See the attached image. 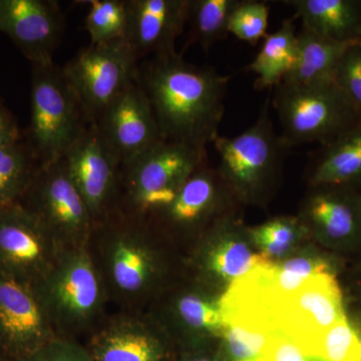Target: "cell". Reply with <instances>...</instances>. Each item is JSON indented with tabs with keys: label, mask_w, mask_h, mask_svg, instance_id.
I'll list each match as a JSON object with an SVG mask.
<instances>
[{
	"label": "cell",
	"mask_w": 361,
	"mask_h": 361,
	"mask_svg": "<svg viewBox=\"0 0 361 361\" xmlns=\"http://www.w3.org/2000/svg\"><path fill=\"white\" fill-rule=\"evenodd\" d=\"M137 78L164 140L207 149L217 139L230 75L188 63L176 51L140 63Z\"/></svg>",
	"instance_id": "obj_1"
},
{
	"label": "cell",
	"mask_w": 361,
	"mask_h": 361,
	"mask_svg": "<svg viewBox=\"0 0 361 361\" xmlns=\"http://www.w3.org/2000/svg\"><path fill=\"white\" fill-rule=\"evenodd\" d=\"M147 218L118 209L96 223L87 250L118 310H148L160 298L167 260Z\"/></svg>",
	"instance_id": "obj_2"
},
{
	"label": "cell",
	"mask_w": 361,
	"mask_h": 361,
	"mask_svg": "<svg viewBox=\"0 0 361 361\" xmlns=\"http://www.w3.org/2000/svg\"><path fill=\"white\" fill-rule=\"evenodd\" d=\"M32 287L56 336L85 342L110 313V299L87 247L61 251Z\"/></svg>",
	"instance_id": "obj_3"
},
{
	"label": "cell",
	"mask_w": 361,
	"mask_h": 361,
	"mask_svg": "<svg viewBox=\"0 0 361 361\" xmlns=\"http://www.w3.org/2000/svg\"><path fill=\"white\" fill-rule=\"evenodd\" d=\"M207 158V149L161 140L122 165L118 209L149 219L174 201Z\"/></svg>",
	"instance_id": "obj_4"
},
{
	"label": "cell",
	"mask_w": 361,
	"mask_h": 361,
	"mask_svg": "<svg viewBox=\"0 0 361 361\" xmlns=\"http://www.w3.org/2000/svg\"><path fill=\"white\" fill-rule=\"evenodd\" d=\"M32 66V110L25 142L39 165H45L61 160L90 122L54 61Z\"/></svg>",
	"instance_id": "obj_5"
},
{
	"label": "cell",
	"mask_w": 361,
	"mask_h": 361,
	"mask_svg": "<svg viewBox=\"0 0 361 361\" xmlns=\"http://www.w3.org/2000/svg\"><path fill=\"white\" fill-rule=\"evenodd\" d=\"M273 106L288 148L296 145L329 144L361 123L356 110L336 82L299 85L280 82Z\"/></svg>",
	"instance_id": "obj_6"
},
{
	"label": "cell",
	"mask_w": 361,
	"mask_h": 361,
	"mask_svg": "<svg viewBox=\"0 0 361 361\" xmlns=\"http://www.w3.org/2000/svg\"><path fill=\"white\" fill-rule=\"evenodd\" d=\"M18 204L44 225L63 250L87 246L94 220L63 160L39 165Z\"/></svg>",
	"instance_id": "obj_7"
},
{
	"label": "cell",
	"mask_w": 361,
	"mask_h": 361,
	"mask_svg": "<svg viewBox=\"0 0 361 361\" xmlns=\"http://www.w3.org/2000/svg\"><path fill=\"white\" fill-rule=\"evenodd\" d=\"M139 61L126 39H118L90 44L61 68L90 123H97L106 106L137 80Z\"/></svg>",
	"instance_id": "obj_8"
},
{
	"label": "cell",
	"mask_w": 361,
	"mask_h": 361,
	"mask_svg": "<svg viewBox=\"0 0 361 361\" xmlns=\"http://www.w3.org/2000/svg\"><path fill=\"white\" fill-rule=\"evenodd\" d=\"M268 101L248 130L232 137L219 135L213 142L220 158V174L248 196L265 186L287 148L275 133Z\"/></svg>",
	"instance_id": "obj_9"
},
{
	"label": "cell",
	"mask_w": 361,
	"mask_h": 361,
	"mask_svg": "<svg viewBox=\"0 0 361 361\" xmlns=\"http://www.w3.org/2000/svg\"><path fill=\"white\" fill-rule=\"evenodd\" d=\"M345 317L334 273L311 277L297 290L279 299L272 310L275 329L295 342L308 357L316 341Z\"/></svg>",
	"instance_id": "obj_10"
},
{
	"label": "cell",
	"mask_w": 361,
	"mask_h": 361,
	"mask_svg": "<svg viewBox=\"0 0 361 361\" xmlns=\"http://www.w3.org/2000/svg\"><path fill=\"white\" fill-rule=\"evenodd\" d=\"M61 160L84 198L94 224L118 210L122 164L96 123L87 126Z\"/></svg>",
	"instance_id": "obj_11"
},
{
	"label": "cell",
	"mask_w": 361,
	"mask_h": 361,
	"mask_svg": "<svg viewBox=\"0 0 361 361\" xmlns=\"http://www.w3.org/2000/svg\"><path fill=\"white\" fill-rule=\"evenodd\" d=\"M94 361H172L169 334L147 310L109 313L85 342Z\"/></svg>",
	"instance_id": "obj_12"
},
{
	"label": "cell",
	"mask_w": 361,
	"mask_h": 361,
	"mask_svg": "<svg viewBox=\"0 0 361 361\" xmlns=\"http://www.w3.org/2000/svg\"><path fill=\"white\" fill-rule=\"evenodd\" d=\"M63 250L20 204L0 208V274L33 286Z\"/></svg>",
	"instance_id": "obj_13"
},
{
	"label": "cell",
	"mask_w": 361,
	"mask_h": 361,
	"mask_svg": "<svg viewBox=\"0 0 361 361\" xmlns=\"http://www.w3.org/2000/svg\"><path fill=\"white\" fill-rule=\"evenodd\" d=\"M56 337L32 285L0 274V356L20 360Z\"/></svg>",
	"instance_id": "obj_14"
},
{
	"label": "cell",
	"mask_w": 361,
	"mask_h": 361,
	"mask_svg": "<svg viewBox=\"0 0 361 361\" xmlns=\"http://www.w3.org/2000/svg\"><path fill=\"white\" fill-rule=\"evenodd\" d=\"M94 123L122 165L163 140L137 78L120 92Z\"/></svg>",
	"instance_id": "obj_15"
},
{
	"label": "cell",
	"mask_w": 361,
	"mask_h": 361,
	"mask_svg": "<svg viewBox=\"0 0 361 361\" xmlns=\"http://www.w3.org/2000/svg\"><path fill=\"white\" fill-rule=\"evenodd\" d=\"M65 16L51 0H0V32L6 33L32 65L54 63Z\"/></svg>",
	"instance_id": "obj_16"
},
{
	"label": "cell",
	"mask_w": 361,
	"mask_h": 361,
	"mask_svg": "<svg viewBox=\"0 0 361 361\" xmlns=\"http://www.w3.org/2000/svg\"><path fill=\"white\" fill-rule=\"evenodd\" d=\"M189 0H127L125 39L137 59L176 52V42L184 32Z\"/></svg>",
	"instance_id": "obj_17"
},
{
	"label": "cell",
	"mask_w": 361,
	"mask_h": 361,
	"mask_svg": "<svg viewBox=\"0 0 361 361\" xmlns=\"http://www.w3.org/2000/svg\"><path fill=\"white\" fill-rule=\"evenodd\" d=\"M218 199V180L205 164L188 179L174 201L149 220L158 230L194 231L210 217Z\"/></svg>",
	"instance_id": "obj_18"
},
{
	"label": "cell",
	"mask_w": 361,
	"mask_h": 361,
	"mask_svg": "<svg viewBox=\"0 0 361 361\" xmlns=\"http://www.w3.org/2000/svg\"><path fill=\"white\" fill-rule=\"evenodd\" d=\"M307 28L326 39L357 42L361 35L360 0H283Z\"/></svg>",
	"instance_id": "obj_19"
},
{
	"label": "cell",
	"mask_w": 361,
	"mask_h": 361,
	"mask_svg": "<svg viewBox=\"0 0 361 361\" xmlns=\"http://www.w3.org/2000/svg\"><path fill=\"white\" fill-rule=\"evenodd\" d=\"M353 44L326 39L302 27L297 33L295 63L281 82L307 85L334 82L339 61Z\"/></svg>",
	"instance_id": "obj_20"
},
{
	"label": "cell",
	"mask_w": 361,
	"mask_h": 361,
	"mask_svg": "<svg viewBox=\"0 0 361 361\" xmlns=\"http://www.w3.org/2000/svg\"><path fill=\"white\" fill-rule=\"evenodd\" d=\"M313 171V186H341L361 179V123L324 145Z\"/></svg>",
	"instance_id": "obj_21"
},
{
	"label": "cell",
	"mask_w": 361,
	"mask_h": 361,
	"mask_svg": "<svg viewBox=\"0 0 361 361\" xmlns=\"http://www.w3.org/2000/svg\"><path fill=\"white\" fill-rule=\"evenodd\" d=\"M293 18H286L276 32L267 35L248 70L257 75V89L277 87L293 68L297 33Z\"/></svg>",
	"instance_id": "obj_22"
},
{
	"label": "cell",
	"mask_w": 361,
	"mask_h": 361,
	"mask_svg": "<svg viewBox=\"0 0 361 361\" xmlns=\"http://www.w3.org/2000/svg\"><path fill=\"white\" fill-rule=\"evenodd\" d=\"M220 336L224 339L229 361H262L277 330L265 323L241 317H223Z\"/></svg>",
	"instance_id": "obj_23"
},
{
	"label": "cell",
	"mask_w": 361,
	"mask_h": 361,
	"mask_svg": "<svg viewBox=\"0 0 361 361\" xmlns=\"http://www.w3.org/2000/svg\"><path fill=\"white\" fill-rule=\"evenodd\" d=\"M203 253L204 269L223 280L233 282L259 267L273 265L264 254L249 250L244 242L221 239Z\"/></svg>",
	"instance_id": "obj_24"
},
{
	"label": "cell",
	"mask_w": 361,
	"mask_h": 361,
	"mask_svg": "<svg viewBox=\"0 0 361 361\" xmlns=\"http://www.w3.org/2000/svg\"><path fill=\"white\" fill-rule=\"evenodd\" d=\"M308 220L330 239L348 238L358 224L356 204L336 194L318 193L306 206Z\"/></svg>",
	"instance_id": "obj_25"
},
{
	"label": "cell",
	"mask_w": 361,
	"mask_h": 361,
	"mask_svg": "<svg viewBox=\"0 0 361 361\" xmlns=\"http://www.w3.org/2000/svg\"><path fill=\"white\" fill-rule=\"evenodd\" d=\"M166 312H170L176 324L189 336L209 334L220 336L224 326L219 302L194 290L177 293Z\"/></svg>",
	"instance_id": "obj_26"
},
{
	"label": "cell",
	"mask_w": 361,
	"mask_h": 361,
	"mask_svg": "<svg viewBox=\"0 0 361 361\" xmlns=\"http://www.w3.org/2000/svg\"><path fill=\"white\" fill-rule=\"evenodd\" d=\"M241 0H189L190 39L204 51L227 37L230 16Z\"/></svg>",
	"instance_id": "obj_27"
},
{
	"label": "cell",
	"mask_w": 361,
	"mask_h": 361,
	"mask_svg": "<svg viewBox=\"0 0 361 361\" xmlns=\"http://www.w3.org/2000/svg\"><path fill=\"white\" fill-rule=\"evenodd\" d=\"M39 167L23 140L0 149V208L18 203Z\"/></svg>",
	"instance_id": "obj_28"
},
{
	"label": "cell",
	"mask_w": 361,
	"mask_h": 361,
	"mask_svg": "<svg viewBox=\"0 0 361 361\" xmlns=\"http://www.w3.org/2000/svg\"><path fill=\"white\" fill-rule=\"evenodd\" d=\"M85 30L90 44L125 39L128 25L127 0H90Z\"/></svg>",
	"instance_id": "obj_29"
},
{
	"label": "cell",
	"mask_w": 361,
	"mask_h": 361,
	"mask_svg": "<svg viewBox=\"0 0 361 361\" xmlns=\"http://www.w3.org/2000/svg\"><path fill=\"white\" fill-rule=\"evenodd\" d=\"M310 358L322 361H361V334L345 317L316 341Z\"/></svg>",
	"instance_id": "obj_30"
},
{
	"label": "cell",
	"mask_w": 361,
	"mask_h": 361,
	"mask_svg": "<svg viewBox=\"0 0 361 361\" xmlns=\"http://www.w3.org/2000/svg\"><path fill=\"white\" fill-rule=\"evenodd\" d=\"M302 221L294 218H277L250 230L254 243L268 257H280L293 245L303 231Z\"/></svg>",
	"instance_id": "obj_31"
},
{
	"label": "cell",
	"mask_w": 361,
	"mask_h": 361,
	"mask_svg": "<svg viewBox=\"0 0 361 361\" xmlns=\"http://www.w3.org/2000/svg\"><path fill=\"white\" fill-rule=\"evenodd\" d=\"M269 6L256 0H241L230 16L228 32L243 42L255 45L267 37Z\"/></svg>",
	"instance_id": "obj_32"
},
{
	"label": "cell",
	"mask_w": 361,
	"mask_h": 361,
	"mask_svg": "<svg viewBox=\"0 0 361 361\" xmlns=\"http://www.w3.org/2000/svg\"><path fill=\"white\" fill-rule=\"evenodd\" d=\"M334 82L361 114V44L346 49L337 66Z\"/></svg>",
	"instance_id": "obj_33"
},
{
	"label": "cell",
	"mask_w": 361,
	"mask_h": 361,
	"mask_svg": "<svg viewBox=\"0 0 361 361\" xmlns=\"http://www.w3.org/2000/svg\"><path fill=\"white\" fill-rule=\"evenodd\" d=\"M18 361H94L82 342L56 336Z\"/></svg>",
	"instance_id": "obj_34"
},
{
	"label": "cell",
	"mask_w": 361,
	"mask_h": 361,
	"mask_svg": "<svg viewBox=\"0 0 361 361\" xmlns=\"http://www.w3.org/2000/svg\"><path fill=\"white\" fill-rule=\"evenodd\" d=\"M262 361H310L295 342L277 331Z\"/></svg>",
	"instance_id": "obj_35"
},
{
	"label": "cell",
	"mask_w": 361,
	"mask_h": 361,
	"mask_svg": "<svg viewBox=\"0 0 361 361\" xmlns=\"http://www.w3.org/2000/svg\"><path fill=\"white\" fill-rule=\"evenodd\" d=\"M21 141L20 130L16 118L0 102V149Z\"/></svg>",
	"instance_id": "obj_36"
},
{
	"label": "cell",
	"mask_w": 361,
	"mask_h": 361,
	"mask_svg": "<svg viewBox=\"0 0 361 361\" xmlns=\"http://www.w3.org/2000/svg\"><path fill=\"white\" fill-rule=\"evenodd\" d=\"M178 361H216L212 356L205 355L199 351H189V353H184L180 356V360Z\"/></svg>",
	"instance_id": "obj_37"
},
{
	"label": "cell",
	"mask_w": 361,
	"mask_h": 361,
	"mask_svg": "<svg viewBox=\"0 0 361 361\" xmlns=\"http://www.w3.org/2000/svg\"><path fill=\"white\" fill-rule=\"evenodd\" d=\"M0 361H7L6 358L2 357V356H0Z\"/></svg>",
	"instance_id": "obj_38"
},
{
	"label": "cell",
	"mask_w": 361,
	"mask_h": 361,
	"mask_svg": "<svg viewBox=\"0 0 361 361\" xmlns=\"http://www.w3.org/2000/svg\"><path fill=\"white\" fill-rule=\"evenodd\" d=\"M360 44H361V35H360Z\"/></svg>",
	"instance_id": "obj_39"
}]
</instances>
